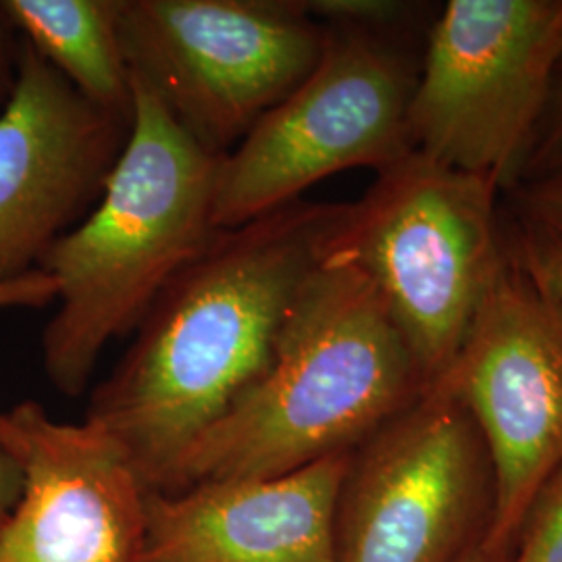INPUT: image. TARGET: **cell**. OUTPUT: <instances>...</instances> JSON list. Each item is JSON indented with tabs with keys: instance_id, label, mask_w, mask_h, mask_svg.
Wrapping results in <instances>:
<instances>
[{
	"instance_id": "6da1fadb",
	"label": "cell",
	"mask_w": 562,
	"mask_h": 562,
	"mask_svg": "<svg viewBox=\"0 0 562 562\" xmlns=\"http://www.w3.org/2000/svg\"><path fill=\"white\" fill-rule=\"evenodd\" d=\"M346 202L296 201L215 229L150 304L83 422L148 492H173L190 446L269 369L304 283L334 255Z\"/></svg>"
},
{
	"instance_id": "7a4b0ae2",
	"label": "cell",
	"mask_w": 562,
	"mask_h": 562,
	"mask_svg": "<svg viewBox=\"0 0 562 562\" xmlns=\"http://www.w3.org/2000/svg\"><path fill=\"white\" fill-rule=\"evenodd\" d=\"M427 387L373 283L331 255L304 283L265 375L190 446L173 492L348 454Z\"/></svg>"
},
{
	"instance_id": "3957f363",
	"label": "cell",
	"mask_w": 562,
	"mask_h": 562,
	"mask_svg": "<svg viewBox=\"0 0 562 562\" xmlns=\"http://www.w3.org/2000/svg\"><path fill=\"white\" fill-rule=\"evenodd\" d=\"M134 86V117L101 199L44 255L59 308L42 331V364L63 396H81L109 341L132 334L162 288L215 234L222 157Z\"/></svg>"
},
{
	"instance_id": "277c9868",
	"label": "cell",
	"mask_w": 562,
	"mask_h": 562,
	"mask_svg": "<svg viewBox=\"0 0 562 562\" xmlns=\"http://www.w3.org/2000/svg\"><path fill=\"white\" fill-rule=\"evenodd\" d=\"M334 255L373 283L431 387L503 265V190L411 150L346 202Z\"/></svg>"
},
{
	"instance_id": "5b68a950",
	"label": "cell",
	"mask_w": 562,
	"mask_h": 562,
	"mask_svg": "<svg viewBox=\"0 0 562 562\" xmlns=\"http://www.w3.org/2000/svg\"><path fill=\"white\" fill-rule=\"evenodd\" d=\"M431 23H323L315 69L220 159L215 229L302 201L304 190L346 169L382 173L406 157L408 106Z\"/></svg>"
},
{
	"instance_id": "8992f818",
	"label": "cell",
	"mask_w": 562,
	"mask_h": 562,
	"mask_svg": "<svg viewBox=\"0 0 562 562\" xmlns=\"http://www.w3.org/2000/svg\"><path fill=\"white\" fill-rule=\"evenodd\" d=\"M562 65V0H450L427 32L411 148L508 192Z\"/></svg>"
},
{
	"instance_id": "52a82bcc",
	"label": "cell",
	"mask_w": 562,
	"mask_h": 562,
	"mask_svg": "<svg viewBox=\"0 0 562 562\" xmlns=\"http://www.w3.org/2000/svg\"><path fill=\"white\" fill-rule=\"evenodd\" d=\"M132 80L223 157L322 57L325 25L302 0H121Z\"/></svg>"
},
{
	"instance_id": "ba28073f",
	"label": "cell",
	"mask_w": 562,
	"mask_h": 562,
	"mask_svg": "<svg viewBox=\"0 0 562 562\" xmlns=\"http://www.w3.org/2000/svg\"><path fill=\"white\" fill-rule=\"evenodd\" d=\"M498 483L482 429L443 383L350 452L338 562H461L487 540Z\"/></svg>"
},
{
	"instance_id": "9c48e42d",
	"label": "cell",
	"mask_w": 562,
	"mask_h": 562,
	"mask_svg": "<svg viewBox=\"0 0 562 562\" xmlns=\"http://www.w3.org/2000/svg\"><path fill=\"white\" fill-rule=\"evenodd\" d=\"M440 383L487 443L498 506L483 552L504 561L536 492L562 462V299L525 267L508 236L503 265Z\"/></svg>"
},
{
	"instance_id": "30bf717a",
	"label": "cell",
	"mask_w": 562,
	"mask_h": 562,
	"mask_svg": "<svg viewBox=\"0 0 562 562\" xmlns=\"http://www.w3.org/2000/svg\"><path fill=\"white\" fill-rule=\"evenodd\" d=\"M130 127L20 42L0 113V285L38 271L53 244L90 213Z\"/></svg>"
},
{
	"instance_id": "8fae6325",
	"label": "cell",
	"mask_w": 562,
	"mask_h": 562,
	"mask_svg": "<svg viewBox=\"0 0 562 562\" xmlns=\"http://www.w3.org/2000/svg\"><path fill=\"white\" fill-rule=\"evenodd\" d=\"M11 415L27 482L0 533V562H140L148 490L120 446L86 422H55L36 402Z\"/></svg>"
},
{
	"instance_id": "7c38bea8",
	"label": "cell",
	"mask_w": 562,
	"mask_h": 562,
	"mask_svg": "<svg viewBox=\"0 0 562 562\" xmlns=\"http://www.w3.org/2000/svg\"><path fill=\"white\" fill-rule=\"evenodd\" d=\"M348 461L350 452L280 477L146 492L140 562H338Z\"/></svg>"
},
{
	"instance_id": "4fadbf2b",
	"label": "cell",
	"mask_w": 562,
	"mask_h": 562,
	"mask_svg": "<svg viewBox=\"0 0 562 562\" xmlns=\"http://www.w3.org/2000/svg\"><path fill=\"white\" fill-rule=\"evenodd\" d=\"M15 32L86 101L134 117V86L121 46V0H0Z\"/></svg>"
},
{
	"instance_id": "5bb4252c",
	"label": "cell",
	"mask_w": 562,
	"mask_h": 562,
	"mask_svg": "<svg viewBox=\"0 0 562 562\" xmlns=\"http://www.w3.org/2000/svg\"><path fill=\"white\" fill-rule=\"evenodd\" d=\"M501 562H562V462L536 492Z\"/></svg>"
},
{
	"instance_id": "9a60e30c",
	"label": "cell",
	"mask_w": 562,
	"mask_h": 562,
	"mask_svg": "<svg viewBox=\"0 0 562 562\" xmlns=\"http://www.w3.org/2000/svg\"><path fill=\"white\" fill-rule=\"evenodd\" d=\"M306 11L322 23H359L371 27L429 25V4L404 0H302Z\"/></svg>"
},
{
	"instance_id": "2e32d148",
	"label": "cell",
	"mask_w": 562,
	"mask_h": 562,
	"mask_svg": "<svg viewBox=\"0 0 562 562\" xmlns=\"http://www.w3.org/2000/svg\"><path fill=\"white\" fill-rule=\"evenodd\" d=\"M503 206L513 222L562 246V173L517 183L504 192Z\"/></svg>"
},
{
	"instance_id": "e0dca14e",
	"label": "cell",
	"mask_w": 562,
	"mask_h": 562,
	"mask_svg": "<svg viewBox=\"0 0 562 562\" xmlns=\"http://www.w3.org/2000/svg\"><path fill=\"white\" fill-rule=\"evenodd\" d=\"M557 173H562V65L517 183Z\"/></svg>"
},
{
	"instance_id": "ac0fdd59",
	"label": "cell",
	"mask_w": 562,
	"mask_h": 562,
	"mask_svg": "<svg viewBox=\"0 0 562 562\" xmlns=\"http://www.w3.org/2000/svg\"><path fill=\"white\" fill-rule=\"evenodd\" d=\"M27 482V459L11 411L0 413V533L20 506Z\"/></svg>"
},
{
	"instance_id": "d6986e66",
	"label": "cell",
	"mask_w": 562,
	"mask_h": 562,
	"mask_svg": "<svg viewBox=\"0 0 562 562\" xmlns=\"http://www.w3.org/2000/svg\"><path fill=\"white\" fill-rule=\"evenodd\" d=\"M506 236L525 267L562 299V246L542 234L513 222L504 213Z\"/></svg>"
},
{
	"instance_id": "ffe728a7",
	"label": "cell",
	"mask_w": 562,
	"mask_h": 562,
	"mask_svg": "<svg viewBox=\"0 0 562 562\" xmlns=\"http://www.w3.org/2000/svg\"><path fill=\"white\" fill-rule=\"evenodd\" d=\"M13 34H15V27L11 25L0 2V102H7L18 76L20 44H15Z\"/></svg>"
},
{
	"instance_id": "44dd1931",
	"label": "cell",
	"mask_w": 562,
	"mask_h": 562,
	"mask_svg": "<svg viewBox=\"0 0 562 562\" xmlns=\"http://www.w3.org/2000/svg\"><path fill=\"white\" fill-rule=\"evenodd\" d=\"M461 562H492L487 559V554L483 552V543L482 546H477L475 550H471Z\"/></svg>"
}]
</instances>
